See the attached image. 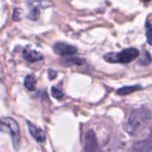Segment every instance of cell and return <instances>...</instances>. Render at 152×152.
I'll return each mask as SVG.
<instances>
[{"label":"cell","instance_id":"6da1fadb","mask_svg":"<svg viewBox=\"0 0 152 152\" xmlns=\"http://www.w3.org/2000/svg\"><path fill=\"white\" fill-rule=\"evenodd\" d=\"M150 120L151 112L148 108H136L130 114L125 124V130L130 135L136 136L148 126Z\"/></svg>","mask_w":152,"mask_h":152},{"label":"cell","instance_id":"7a4b0ae2","mask_svg":"<svg viewBox=\"0 0 152 152\" xmlns=\"http://www.w3.org/2000/svg\"><path fill=\"white\" fill-rule=\"evenodd\" d=\"M140 55L138 49L130 48L122 50L119 53H108L104 56V59L109 63H122L128 64L136 59Z\"/></svg>","mask_w":152,"mask_h":152},{"label":"cell","instance_id":"3957f363","mask_svg":"<svg viewBox=\"0 0 152 152\" xmlns=\"http://www.w3.org/2000/svg\"><path fill=\"white\" fill-rule=\"evenodd\" d=\"M0 132L8 133L12 140L14 146L16 148L20 142V128L17 122L11 117H3L0 119Z\"/></svg>","mask_w":152,"mask_h":152},{"label":"cell","instance_id":"277c9868","mask_svg":"<svg viewBox=\"0 0 152 152\" xmlns=\"http://www.w3.org/2000/svg\"><path fill=\"white\" fill-rule=\"evenodd\" d=\"M84 152H102L99 145L96 134L91 130L88 131L85 135Z\"/></svg>","mask_w":152,"mask_h":152},{"label":"cell","instance_id":"5b68a950","mask_svg":"<svg viewBox=\"0 0 152 152\" xmlns=\"http://www.w3.org/2000/svg\"><path fill=\"white\" fill-rule=\"evenodd\" d=\"M54 51L56 54L62 56H72L77 53V48L69 45V44H65V43H62V42H57L54 45Z\"/></svg>","mask_w":152,"mask_h":152},{"label":"cell","instance_id":"8992f818","mask_svg":"<svg viewBox=\"0 0 152 152\" xmlns=\"http://www.w3.org/2000/svg\"><path fill=\"white\" fill-rule=\"evenodd\" d=\"M47 1H37V2H31V7H30V13L28 14L27 17L31 20L36 21L39 16V8H45L48 7L46 5Z\"/></svg>","mask_w":152,"mask_h":152},{"label":"cell","instance_id":"52a82bcc","mask_svg":"<svg viewBox=\"0 0 152 152\" xmlns=\"http://www.w3.org/2000/svg\"><path fill=\"white\" fill-rule=\"evenodd\" d=\"M28 124V127H29V131L31 134V136L38 141V142H44L46 140V135L45 132H43L42 129L37 127L36 125H34L33 124L27 122Z\"/></svg>","mask_w":152,"mask_h":152},{"label":"cell","instance_id":"ba28073f","mask_svg":"<svg viewBox=\"0 0 152 152\" xmlns=\"http://www.w3.org/2000/svg\"><path fill=\"white\" fill-rule=\"evenodd\" d=\"M23 56L29 63H34V62L39 61L43 58L42 54H40L39 52L36 51V50L30 49V48H25L23 51Z\"/></svg>","mask_w":152,"mask_h":152},{"label":"cell","instance_id":"9c48e42d","mask_svg":"<svg viewBox=\"0 0 152 152\" xmlns=\"http://www.w3.org/2000/svg\"><path fill=\"white\" fill-rule=\"evenodd\" d=\"M141 89V86L140 85H133V86H125V87H123L119 90H117V94L118 95H123V96H125V95H128V94H131L138 90H140Z\"/></svg>","mask_w":152,"mask_h":152},{"label":"cell","instance_id":"30bf717a","mask_svg":"<svg viewBox=\"0 0 152 152\" xmlns=\"http://www.w3.org/2000/svg\"><path fill=\"white\" fill-rule=\"evenodd\" d=\"M36 84H37V81L34 78V76H32V75L26 76L25 80H24V86L28 91H34L36 89Z\"/></svg>","mask_w":152,"mask_h":152},{"label":"cell","instance_id":"8fae6325","mask_svg":"<svg viewBox=\"0 0 152 152\" xmlns=\"http://www.w3.org/2000/svg\"><path fill=\"white\" fill-rule=\"evenodd\" d=\"M151 61H152V59H151V56L149 55V53L148 51H144L141 57L139 59L138 63L142 66H147L151 63Z\"/></svg>","mask_w":152,"mask_h":152},{"label":"cell","instance_id":"7c38bea8","mask_svg":"<svg viewBox=\"0 0 152 152\" xmlns=\"http://www.w3.org/2000/svg\"><path fill=\"white\" fill-rule=\"evenodd\" d=\"M84 61L81 58L78 57H72V58H67L64 59V61L63 62V64L64 65H72V64H76V65H81L82 64H83Z\"/></svg>","mask_w":152,"mask_h":152},{"label":"cell","instance_id":"4fadbf2b","mask_svg":"<svg viewBox=\"0 0 152 152\" xmlns=\"http://www.w3.org/2000/svg\"><path fill=\"white\" fill-rule=\"evenodd\" d=\"M51 93H52V96L56 99H63L64 97V92L62 91V90L56 86H53L52 89H51Z\"/></svg>","mask_w":152,"mask_h":152},{"label":"cell","instance_id":"5bb4252c","mask_svg":"<svg viewBox=\"0 0 152 152\" xmlns=\"http://www.w3.org/2000/svg\"><path fill=\"white\" fill-rule=\"evenodd\" d=\"M146 37H147V41L148 42V44L152 45V24L148 25L147 31H146Z\"/></svg>","mask_w":152,"mask_h":152},{"label":"cell","instance_id":"9a60e30c","mask_svg":"<svg viewBox=\"0 0 152 152\" xmlns=\"http://www.w3.org/2000/svg\"><path fill=\"white\" fill-rule=\"evenodd\" d=\"M22 10L21 9H15V12H14V16H13V19L15 21H19L21 20V14H22Z\"/></svg>","mask_w":152,"mask_h":152},{"label":"cell","instance_id":"2e32d148","mask_svg":"<svg viewBox=\"0 0 152 152\" xmlns=\"http://www.w3.org/2000/svg\"><path fill=\"white\" fill-rule=\"evenodd\" d=\"M56 75H57L56 72H55L53 70H48V78H49V80H54L56 77Z\"/></svg>","mask_w":152,"mask_h":152}]
</instances>
